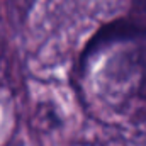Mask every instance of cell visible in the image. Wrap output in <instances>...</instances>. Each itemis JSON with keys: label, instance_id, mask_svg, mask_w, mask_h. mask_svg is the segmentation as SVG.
Here are the masks:
<instances>
[{"label": "cell", "instance_id": "cell-1", "mask_svg": "<svg viewBox=\"0 0 146 146\" xmlns=\"http://www.w3.org/2000/svg\"><path fill=\"white\" fill-rule=\"evenodd\" d=\"M134 24L146 31V0H133Z\"/></svg>", "mask_w": 146, "mask_h": 146}]
</instances>
